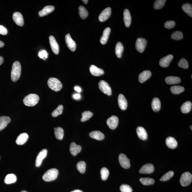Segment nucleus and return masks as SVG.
<instances>
[{
    "mask_svg": "<svg viewBox=\"0 0 192 192\" xmlns=\"http://www.w3.org/2000/svg\"><path fill=\"white\" fill-rule=\"evenodd\" d=\"M90 72L92 75L100 76L103 75L104 71L102 69L99 68L94 65H92L90 67Z\"/></svg>",
    "mask_w": 192,
    "mask_h": 192,
    "instance_id": "nucleus-22",
    "label": "nucleus"
},
{
    "mask_svg": "<svg viewBox=\"0 0 192 192\" xmlns=\"http://www.w3.org/2000/svg\"><path fill=\"white\" fill-rule=\"evenodd\" d=\"M190 128H191V129L192 130V125H191V126H190Z\"/></svg>",
    "mask_w": 192,
    "mask_h": 192,
    "instance_id": "nucleus-58",
    "label": "nucleus"
},
{
    "mask_svg": "<svg viewBox=\"0 0 192 192\" xmlns=\"http://www.w3.org/2000/svg\"><path fill=\"white\" fill-rule=\"evenodd\" d=\"M182 9L185 12L191 17H192V5L189 3L184 4L182 6Z\"/></svg>",
    "mask_w": 192,
    "mask_h": 192,
    "instance_id": "nucleus-35",
    "label": "nucleus"
},
{
    "mask_svg": "<svg viewBox=\"0 0 192 192\" xmlns=\"http://www.w3.org/2000/svg\"><path fill=\"white\" fill-rule=\"evenodd\" d=\"M55 9V7L53 6H52V5L46 6L44 7L42 10L39 12V16L40 17H43L47 15L48 14L53 12Z\"/></svg>",
    "mask_w": 192,
    "mask_h": 192,
    "instance_id": "nucleus-20",
    "label": "nucleus"
},
{
    "mask_svg": "<svg viewBox=\"0 0 192 192\" xmlns=\"http://www.w3.org/2000/svg\"><path fill=\"white\" fill-rule=\"evenodd\" d=\"M147 44V41L146 39L139 38L137 39L136 42V48L140 53H142L144 51Z\"/></svg>",
    "mask_w": 192,
    "mask_h": 192,
    "instance_id": "nucleus-7",
    "label": "nucleus"
},
{
    "mask_svg": "<svg viewBox=\"0 0 192 192\" xmlns=\"http://www.w3.org/2000/svg\"><path fill=\"white\" fill-rule=\"evenodd\" d=\"M4 46V44L2 41H0V48H2Z\"/></svg>",
    "mask_w": 192,
    "mask_h": 192,
    "instance_id": "nucleus-54",
    "label": "nucleus"
},
{
    "mask_svg": "<svg viewBox=\"0 0 192 192\" xmlns=\"http://www.w3.org/2000/svg\"><path fill=\"white\" fill-rule=\"evenodd\" d=\"M63 107L62 105H59L57 109L53 111L52 113L53 117H55L58 116L59 115L62 114L63 111Z\"/></svg>",
    "mask_w": 192,
    "mask_h": 192,
    "instance_id": "nucleus-42",
    "label": "nucleus"
},
{
    "mask_svg": "<svg viewBox=\"0 0 192 192\" xmlns=\"http://www.w3.org/2000/svg\"><path fill=\"white\" fill-rule=\"evenodd\" d=\"M119 163L123 168L127 169L130 167V160L125 154L122 153L119 155Z\"/></svg>",
    "mask_w": 192,
    "mask_h": 192,
    "instance_id": "nucleus-8",
    "label": "nucleus"
},
{
    "mask_svg": "<svg viewBox=\"0 0 192 192\" xmlns=\"http://www.w3.org/2000/svg\"><path fill=\"white\" fill-rule=\"evenodd\" d=\"M101 174L102 179L103 180H107L109 176V171L107 168H102L101 170Z\"/></svg>",
    "mask_w": 192,
    "mask_h": 192,
    "instance_id": "nucleus-45",
    "label": "nucleus"
},
{
    "mask_svg": "<svg viewBox=\"0 0 192 192\" xmlns=\"http://www.w3.org/2000/svg\"><path fill=\"white\" fill-rule=\"evenodd\" d=\"M17 178L15 175L10 174L7 175L4 179L5 183L9 184L14 183L16 181Z\"/></svg>",
    "mask_w": 192,
    "mask_h": 192,
    "instance_id": "nucleus-34",
    "label": "nucleus"
},
{
    "mask_svg": "<svg viewBox=\"0 0 192 192\" xmlns=\"http://www.w3.org/2000/svg\"><path fill=\"white\" fill-rule=\"evenodd\" d=\"M120 190L122 192H132L131 186L126 184H123L120 186Z\"/></svg>",
    "mask_w": 192,
    "mask_h": 192,
    "instance_id": "nucleus-47",
    "label": "nucleus"
},
{
    "mask_svg": "<svg viewBox=\"0 0 192 192\" xmlns=\"http://www.w3.org/2000/svg\"><path fill=\"white\" fill-rule=\"evenodd\" d=\"M21 67L19 62H15L13 64L11 71V79L12 81H17L21 76Z\"/></svg>",
    "mask_w": 192,
    "mask_h": 192,
    "instance_id": "nucleus-1",
    "label": "nucleus"
},
{
    "mask_svg": "<svg viewBox=\"0 0 192 192\" xmlns=\"http://www.w3.org/2000/svg\"><path fill=\"white\" fill-rule=\"evenodd\" d=\"M49 42L52 51L56 55H58L59 53V46L55 37L53 36H50Z\"/></svg>",
    "mask_w": 192,
    "mask_h": 192,
    "instance_id": "nucleus-13",
    "label": "nucleus"
},
{
    "mask_svg": "<svg viewBox=\"0 0 192 192\" xmlns=\"http://www.w3.org/2000/svg\"><path fill=\"white\" fill-rule=\"evenodd\" d=\"M174 172L173 171H170L167 173L160 179V180L163 182L167 181L172 178L174 176Z\"/></svg>",
    "mask_w": 192,
    "mask_h": 192,
    "instance_id": "nucleus-43",
    "label": "nucleus"
},
{
    "mask_svg": "<svg viewBox=\"0 0 192 192\" xmlns=\"http://www.w3.org/2000/svg\"><path fill=\"white\" fill-rule=\"evenodd\" d=\"M119 120L118 117L116 116L113 115L107 120V125L112 130H114L117 127L119 124Z\"/></svg>",
    "mask_w": 192,
    "mask_h": 192,
    "instance_id": "nucleus-11",
    "label": "nucleus"
},
{
    "mask_svg": "<svg viewBox=\"0 0 192 192\" xmlns=\"http://www.w3.org/2000/svg\"><path fill=\"white\" fill-rule=\"evenodd\" d=\"M192 104L191 102H186L181 107V110L182 113H188L191 110Z\"/></svg>",
    "mask_w": 192,
    "mask_h": 192,
    "instance_id": "nucleus-31",
    "label": "nucleus"
},
{
    "mask_svg": "<svg viewBox=\"0 0 192 192\" xmlns=\"http://www.w3.org/2000/svg\"><path fill=\"white\" fill-rule=\"evenodd\" d=\"M8 33V30L7 29L3 27V25H0V34L5 35Z\"/></svg>",
    "mask_w": 192,
    "mask_h": 192,
    "instance_id": "nucleus-50",
    "label": "nucleus"
},
{
    "mask_svg": "<svg viewBox=\"0 0 192 192\" xmlns=\"http://www.w3.org/2000/svg\"><path fill=\"white\" fill-rule=\"evenodd\" d=\"M39 100L38 95L35 94H31L27 95L24 98V103L28 107H33L38 104Z\"/></svg>",
    "mask_w": 192,
    "mask_h": 192,
    "instance_id": "nucleus-2",
    "label": "nucleus"
},
{
    "mask_svg": "<svg viewBox=\"0 0 192 192\" xmlns=\"http://www.w3.org/2000/svg\"><path fill=\"white\" fill-rule=\"evenodd\" d=\"M3 58L2 57L0 56V66L3 64Z\"/></svg>",
    "mask_w": 192,
    "mask_h": 192,
    "instance_id": "nucleus-53",
    "label": "nucleus"
},
{
    "mask_svg": "<svg viewBox=\"0 0 192 192\" xmlns=\"http://www.w3.org/2000/svg\"><path fill=\"white\" fill-rule=\"evenodd\" d=\"M93 115V113L91 111H87L83 112L82 113V118L81 119L82 122H84L88 120L92 117Z\"/></svg>",
    "mask_w": 192,
    "mask_h": 192,
    "instance_id": "nucleus-39",
    "label": "nucleus"
},
{
    "mask_svg": "<svg viewBox=\"0 0 192 192\" xmlns=\"http://www.w3.org/2000/svg\"><path fill=\"white\" fill-rule=\"evenodd\" d=\"M82 150V147L80 145L76 144L74 142L71 143L70 146V153L72 156H75L79 153L81 152Z\"/></svg>",
    "mask_w": 192,
    "mask_h": 192,
    "instance_id": "nucleus-18",
    "label": "nucleus"
},
{
    "mask_svg": "<svg viewBox=\"0 0 192 192\" xmlns=\"http://www.w3.org/2000/svg\"><path fill=\"white\" fill-rule=\"evenodd\" d=\"M178 66L181 68L188 69L189 67L188 62L186 59L182 58L180 59L178 63Z\"/></svg>",
    "mask_w": 192,
    "mask_h": 192,
    "instance_id": "nucleus-46",
    "label": "nucleus"
},
{
    "mask_svg": "<svg viewBox=\"0 0 192 192\" xmlns=\"http://www.w3.org/2000/svg\"><path fill=\"white\" fill-rule=\"evenodd\" d=\"M165 0H156L154 4V8L158 10L163 8L165 4Z\"/></svg>",
    "mask_w": 192,
    "mask_h": 192,
    "instance_id": "nucleus-41",
    "label": "nucleus"
},
{
    "mask_svg": "<svg viewBox=\"0 0 192 192\" xmlns=\"http://www.w3.org/2000/svg\"><path fill=\"white\" fill-rule=\"evenodd\" d=\"M111 13V8L110 7H107L101 13L99 16V20L101 22L106 21L110 16Z\"/></svg>",
    "mask_w": 192,
    "mask_h": 192,
    "instance_id": "nucleus-9",
    "label": "nucleus"
},
{
    "mask_svg": "<svg viewBox=\"0 0 192 192\" xmlns=\"http://www.w3.org/2000/svg\"><path fill=\"white\" fill-rule=\"evenodd\" d=\"M29 138V136L27 133H22L18 136L16 141V144L22 145L25 144Z\"/></svg>",
    "mask_w": 192,
    "mask_h": 192,
    "instance_id": "nucleus-23",
    "label": "nucleus"
},
{
    "mask_svg": "<svg viewBox=\"0 0 192 192\" xmlns=\"http://www.w3.org/2000/svg\"><path fill=\"white\" fill-rule=\"evenodd\" d=\"M70 192H83L80 190H76Z\"/></svg>",
    "mask_w": 192,
    "mask_h": 192,
    "instance_id": "nucleus-55",
    "label": "nucleus"
},
{
    "mask_svg": "<svg viewBox=\"0 0 192 192\" xmlns=\"http://www.w3.org/2000/svg\"><path fill=\"white\" fill-rule=\"evenodd\" d=\"M10 122L11 119L9 117L1 116L0 117V131L4 129Z\"/></svg>",
    "mask_w": 192,
    "mask_h": 192,
    "instance_id": "nucleus-24",
    "label": "nucleus"
},
{
    "mask_svg": "<svg viewBox=\"0 0 192 192\" xmlns=\"http://www.w3.org/2000/svg\"><path fill=\"white\" fill-rule=\"evenodd\" d=\"M89 136L92 138L101 141L104 139L105 136L101 132L96 131L90 132Z\"/></svg>",
    "mask_w": 192,
    "mask_h": 192,
    "instance_id": "nucleus-28",
    "label": "nucleus"
},
{
    "mask_svg": "<svg viewBox=\"0 0 192 192\" xmlns=\"http://www.w3.org/2000/svg\"><path fill=\"white\" fill-rule=\"evenodd\" d=\"M137 134L139 138L145 141L148 138V134L145 128L142 127H138L136 129Z\"/></svg>",
    "mask_w": 192,
    "mask_h": 192,
    "instance_id": "nucleus-19",
    "label": "nucleus"
},
{
    "mask_svg": "<svg viewBox=\"0 0 192 192\" xmlns=\"http://www.w3.org/2000/svg\"><path fill=\"white\" fill-rule=\"evenodd\" d=\"M152 73L150 71L145 70L139 74V81L141 83H143L151 77Z\"/></svg>",
    "mask_w": 192,
    "mask_h": 192,
    "instance_id": "nucleus-21",
    "label": "nucleus"
},
{
    "mask_svg": "<svg viewBox=\"0 0 192 192\" xmlns=\"http://www.w3.org/2000/svg\"><path fill=\"white\" fill-rule=\"evenodd\" d=\"M82 1L85 4H87V3H88V1H87V0H83Z\"/></svg>",
    "mask_w": 192,
    "mask_h": 192,
    "instance_id": "nucleus-56",
    "label": "nucleus"
},
{
    "mask_svg": "<svg viewBox=\"0 0 192 192\" xmlns=\"http://www.w3.org/2000/svg\"><path fill=\"white\" fill-rule=\"evenodd\" d=\"M59 171L56 168L48 170L42 176L43 179L44 181L51 182L56 179L59 175Z\"/></svg>",
    "mask_w": 192,
    "mask_h": 192,
    "instance_id": "nucleus-3",
    "label": "nucleus"
},
{
    "mask_svg": "<svg viewBox=\"0 0 192 192\" xmlns=\"http://www.w3.org/2000/svg\"><path fill=\"white\" fill-rule=\"evenodd\" d=\"M124 20L126 27H129L131 25V17L129 10L125 9L124 12Z\"/></svg>",
    "mask_w": 192,
    "mask_h": 192,
    "instance_id": "nucleus-25",
    "label": "nucleus"
},
{
    "mask_svg": "<svg viewBox=\"0 0 192 192\" xmlns=\"http://www.w3.org/2000/svg\"><path fill=\"white\" fill-rule=\"evenodd\" d=\"M139 181L144 185H151L154 184L155 182L154 179L149 178H141L140 179Z\"/></svg>",
    "mask_w": 192,
    "mask_h": 192,
    "instance_id": "nucleus-40",
    "label": "nucleus"
},
{
    "mask_svg": "<svg viewBox=\"0 0 192 192\" xmlns=\"http://www.w3.org/2000/svg\"><path fill=\"white\" fill-rule=\"evenodd\" d=\"M39 56L41 59H44L46 60V59H47L48 57V54L45 50H43L39 52Z\"/></svg>",
    "mask_w": 192,
    "mask_h": 192,
    "instance_id": "nucleus-49",
    "label": "nucleus"
},
{
    "mask_svg": "<svg viewBox=\"0 0 192 192\" xmlns=\"http://www.w3.org/2000/svg\"><path fill=\"white\" fill-rule=\"evenodd\" d=\"M152 107L155 112H158L160 110L161 107V102L159 99L157 98L153 99L152 102Z\"/></svg>",
    "mask_w": 192,
    "mask_h": 192,
    "instance_id": "nucleus-30",
    "label": "nucleus"
},
{
    "mask_svg": "<svg viewBox=\"0 0 192 192\" xmlns=\"http://www.w3.org/2000/svg\"><path fill=\"white\" fill-rule=\"evenodd\" d=\"M176 23L173 21H167L165 24V27L166 28L168 29H172L175 27Z\"/></svg>",
    "mask_w": 192,
    "mask_h": 192,
    "instance_id": "nucleus-48",
    "label": "nucleus"
},
{
    "mask_svg": "<svg viewBox=\"0 0 192 192\" xmlns=\"http://www.w3.org/2000/svg\"><path fill=\"white\" fill-rule=\"evenodd\" d=\"M48 87L55 92L60 91L62 87V85L58 79L55 78H50L47 82Z\"/></svg>",
    "mask_w": 192,
    "mask_h": 192,
    "instance_id": "nucleus-4",
    "label": "nucleus"
},
{
    "mask_svg": "<svg viewBox=\"0 0 192 192\" xmlns=\"http://www.w3.org/2000/svg\"><path fill=\"white\" fill-rule=\"evenodd\" d=\"M55 137L57 139L61 140L64 137V130L61 127L54 128Z\"/></svg>",
    "mask_w": 192,
    "mask_h": 192,
    "instance_id": "nucleus-33",
    "label": "nucleus"
},
{
    "mask_svg": "<svg viewBox=\"0 0 192 192\" xmlns=\"http://www.w3.org/2000/svg\"><path fill=\"white\" fill-rule=\"evenodd\" d=\"M47 150L46 149H43L39 153L37 156L36 161H35V165L36 167H39L42 165L43 160L45 158L47 155Z\"/></svg>",
    "mask_w": 192,
    "mask_h": 192,
    "instance_id": "nucleus-12",
    "label": "nucleus"
},
{
    "mask_svg": "<svg viewBox=\"0 0 192 192\" xmlns=\"http://www.w3.org/2000/svg\"><path fill=\"white\" fill-rule=\"evenodd\" d=\"M73 98L74 99H79L80 98H81V96L79 94H74L73 95Z\"/></svg>",
    "mask_w": 192,
    "mask_h": 192,
    "instance_id": "nucleus-51",
    "label": "nucleus"
},
{
    "mask_svg": "<svg viewBox=\"0 0 192 192\" xmlns=\"http://www.w3.org/2000/svg\"><path fill=\"white\" fill-rule=\"evenodd\" d=\"M86 167V164L84 161H81L78 162L77 165V168L78 171L81 174L85 172Z\"/></svg>",
    "mask_w": 192,
    "mask_h": 192,
    "instance_id": "nucleus-38",
    "label": "nucleus"
},
{
    "mask_svg": "<svg viewBox=\"0 0 192 192\" xmlns=\"http://www.w3.org/2000/svg\"><path fill=\"white\" fill-rule=\"evenodd\" d=\"M110 32L111 29L109 27L106 28L104 30L103 32V34H102L100 40L101 43L102 44H105L107 43Z\"/></svg>",
    "mask_w": 192,
    "mask_h": 192,
    "instance_id": "nucleus-26",
    "label": "nucleus"
},
{
    "mask_svg": "<svg viewBox=\"0 0 192 192\" xmlns=\"http://www.w3.org/2000/svg\"><path fill=\"white\" fill-rule=\"evenodd\" d=\"M74 89L78 92L80 93L81 92V89L79 87H74Z\"/></svg>",
    "mask_w": 192,
    "mask_h": 192,
    "instance_id": "nucleus-52",
    "label": "nucleus"
},
{
    "mask_svg": "<svg viewBox=\"0 0 192 192\" xmlns=\"http://www.w3.org/2000/svg\"><path fill=\"white\" fill-rule=\"evenodd\" d=\"M165 143L167 146L171 149L176 148L178 146L176 140L172 137H167L166 139Z\"/></svg>",
    "mask_w": 192,
    "mask_h": 192,
    "instance_id": "nucleus-27",
    "label": "nucleus"
},
{
    "mask_svg": "<svg viewBox=\"0 0 192 192\" xmlns=\"http://www.w3.org/2000/svg\"><path fill=\"white\" fill-rule=\"evenodd\" d=\"M184 88L183 87L180 86L176 85L171 87V91L173 94H178L184 92Z\"/></svg>",
    "mask_w": 192,
    "mask_h": 192,
    "instance_id": "nucleus-36",
    "label": "nucleus"
},
{
    "mask_svg": "<svg viewBox=\"0 0 192 192\" xmlns=\"http://www.w3.org/2000/svg\"><path fill=\"white\" fill-rule=\"evenodd\" d=\"M165 81L167 84L169 85L176 84L180 83V78L174 76H169L166 78Z\"/></svg>",
    "mask_w": 192,
    "mask_h": 192,
    "instance_id": "nucleus-29",
    "label": "nucleus"
},
{
    "mask_svg": "<svg viewBox=\"0 0 192 192\" xmlns=\"http://www.w3.org/2000/svg\"><path fill=\"white\" fill-rule=\"evenodd\" d=\"M124 48L122 43L119 42L117 43L115 47V53L117 57L120 58L122 57V53Z\"/></svg>",
    "mask_w": 192,
    "mask_h": 192,
    "instance_id": "nucleus-32",
    "label": "nucleus"
},
{
    "mask_svg": "<svg viewBox=\"0 0 192 192\" xmlns=\"http://www.w3.org/2000/svg\"><path fill=\"white\" fill-rule=\"evenodd\" d=\"M13 19L15 23L17 25L22 27L24 24V19L22 15L20 12L14 13L13 16Z\"/></svg>",
    "mask_w": 192,
    "mask_h": 192,
    "instance_id": "nucleus-16",
    "label": "nucleus"
},
{
    "mask_svg": "<svg viewBox=\"0 0 192 192\" xmlns=\"http://www.w3.org/2000/svg\"><path fill=\"white\" fill-rule=\"evenodd\" d=\"M154 165L152 164L149 163L143 165L140 169L139 172L141 174H150L153 172Z\"/></svg>",
    "mask_w": 192,
    "mask_h": 192,
    "instance_id": "nucleus-14",
    "label": "nucleus"
},
{
    "mask_svg": "<svg viewBox=\"0 0 192 192\" xmlns=\"http://www.w3.org/2000/svg\"><path fill=\"white\" fill-rule=\"evenodd\" d=\"M171 37L173 40H182L183 38V35L181 32L176 31L172 33Z\"/></svg>",
    "mask_w": 192,
    "mask_h": 192,
    "instance_id": "nucleus-44",
    "label": "nucleus"
},
{
    "mask_svg": "<svg viewBox=\"0 0 192 192\" xmlns=\"http://www.w3.org/2000/svg\"><path fill=\"white\" fill-rule=\"evenodd\" d=\"M100 90L107 96H110L112 94L111 87L107 82L102 80L98 83Z\"/></svg>",
    "mask_w": 192,
    "mask_h": 192,
    "instance_id": "nucleus-5",
    "label": "nucleus"
},
{
    "mask_svg": "<svg viewBox=\"0 0 192 192\" xmlns=\"http://www.w3.org/2000/svg\"><path fill=\"white\" fill-rule=\"evenodd\" d=\"M21 192H28L26 191H22Z\"/></svg>",
    "mask_w": 192,
    "mask_h": 192,
    "instance_id": "nucleus-57",
    "label": "nucleus"
},
{
    "mask_svg": "<svg viewBox=\"0 0 192 192\" xmlns=\"http://www.w3.org/2000/svg\"><path fill=\"white\" fill-rule=\"evenodd\" d=\"M173 59V56L172 55H169L162 58L159 61L160 66L163 68L167 67Z\"/></svg>",
    "mask_w": 192,
    "mask_h": 192,
    "instance_id": "nucleus-15",
    "label": "nucleus"
},
{
    "mask_svg": "<svg viewBox=\"0 0 192 192\" xmlns=\"http://www.w3.org/2000/svg\"><path fill=\"white\" fill-rule=\"evenodd\" d=\"M118 104L119 107L122 110H125L128 107V103L127 100L122 94L119 95L118 99Z\"/></svg>",
    "mask_w": 192,
    "mask_h": 192,
    "instance_id": "nucleus-17",
    "label": "nucleus"
},
{
    "mask_svg": "<svg viewBox=\"0 0 192 192\" xmlns=\"http://www.w3.org/2000/svg\"><path fill=\"white\" fill-rule=\"evenodd\" d=\"M79 14L80 17L82 19H85L88 16V12L86 9L83 6H80L79 7Z\"/></svg>",
    "mask_w": 192,
    "mask_h": 192,
    "instance_id": "nucleus-37",
    "label": "nucleus"
},
{
    "mask_svg": "<svg viewBox=\"0 0 192 192\" xmlns=\"http://www.w3.org/2000/svg\"><path fill=\"white\" fill-rule=\"evenodd\" d=\"M192 181V175L189 172H185L182 175L180 179V183L182 186H186L191 184Z\"/></svg>",
    "mask_w": 192,
    "mask_h": 192,
    "instance_id": "nucleus-6",
    "label": "nucleus"
},
{
    "mask_svg": "<svg viewBox=\"0 0 192 192\" xmlns=\"http://www.w3.org/2000/svg\"><path fill=\"white\" fill-rule=\"evenodd\" d=\"M65 42L67 46L70 51L73 52L75 51L77 45L76 42L72 39L69 33L65 36Z\"/></svg>",
    "mask_w": 192,
    "mask_h": 192,
    "instance_id": "nucleus-10",
    "label": "nucleus"
}]
</instances>
